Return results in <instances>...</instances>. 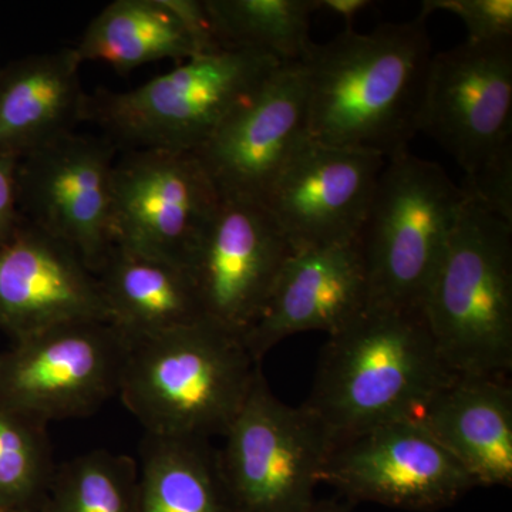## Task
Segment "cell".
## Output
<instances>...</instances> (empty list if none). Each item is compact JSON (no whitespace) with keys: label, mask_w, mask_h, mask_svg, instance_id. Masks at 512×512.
I'll list each match as a JSON object with an SVG mask.
<instances>
[{"label":"cell","mask_w":512,"mask_h":512,"mask_svg":"<svg viewBox=\"0 0 512 512\" xmlns=\"http://www.w3.org/2000/svg\"><path fill=\"white\" fill-rule=\"evenodd\" d=\"M353 503L343 498H329V500H318L313 505L311 512H352Z\"/></svg>","instance_id":"4dcf8cb0"},{"label":"cell","mask_w":512,"mask_h":512,"mask_svg":"<svg viewBox=\"0 0 512 512\" xmlns=\"http://www.w3.org/2000/svg\"><path fill=\"white\" fill-rule=\"evenodd\" d=\"M117 153L109 138L74 131L19 160L23 218L69 245L96 275L113 248L111 185Z\"/></svg>","instance_id":"30bf717a"},{"label":"cell","mask_w":512,"mask_h":512,"mask_svg":"<svg viewBox=\"0 0 512 512\" xmlns=\"http://www.w3.org/2000/svg\"><path fill=\"white\" fill-rule=\"evenodd\" d=\"M259 367L241 336L205 319L127 342L117 396L146 434L210 440L227 434Z\"/></svg>","instance_id":"3957f363"},{"label":"cell","mask_w":512,"mask_h":512,"mask_svg":"<svg viewBox=\"0 0 512 512\" xmlns=\"http://www.w3.org/2000/svg\"><path fill=\"white\" fill-rule=\"evenodd\" d=\"M56 467L47 426L0 403V512H39Z\"/></svg>","instance_id":"d4e9b609"},{"label":"cell","mask_w":512,"mask_h":512,"mask_svg":"<svg viewBox=\"0 0 512 512\" xmlns=\"http://www.w3.org/2000/svg\"><path fill=\"white\" fill-rule=\"evenodd\" d=\"M320 483L350 503L439 511L476 488L456 458L416 420L383 424L330 451Z\"/></svg>","instance_id":"8fae6325"},{"label":"cell","mask_w":512,"mask_h":512,"mask_svg":"<svg viewBox=\"0 0 512 512\" xmlns=\"http://www.w3.org/2000/svg\"><path fill=\"white\" fill-rule=\"evenodd\" d=\"M221 201L194 153L124 150L111 185L113 247L187 269Z\"/></svg>","instance_id":"9c48e42d"},{"label":"cell","mask_w":512,"mask_h":512,"mask_svg":"<svg viewBox=\"0 0 512 512\" xmlns=\"http://www.w3.org/2000/svg\"><path fill=\"white\" fill-rule=\"evenodd\" d=\"M419 133L467 175L512 143V39L471 42L430 60Z\"/></svg>","instance_id":"7c38bea8"},{"label":"cell","mask_w":512,"mask_h":512,"mask_svg":"<svg viewBox=\"0 0 512 512\" xmlns=\"http://www.w3.org/2000/svg\"><path fill=\"white\" fill-rule=\"evenodd\" d=\"M466 200L440 164L409 150L387 158L357 237L369 306L421 311Z\"/></svg>","instance_id":"8992f818"},{"label":"cell","mask_w":512,"mask_h":512,"mask_svg":"<svg viewBox=\"0 0 512 512\" xmlns=\"http://www.w3.org/2000/svg\"><path fill=\"white\" fill-rule=\"evenodd\" d=\"M281 63L248 50L192 57L128 92L87 94L84 121L124 150L195 153Z\"/></svg>","instance_id":"5b68a950"},{"label":"cell","mask_w":512,"mask_h":512,"mask_svg":"<svg viewBox=\"0 0 512 512\" xmlns=\"http://www.w3.org/2000/svg\"><path fill=\"white\" fill-rule=\"evenodd\" d=\"M126 353V338L109 320H76L16 339L0 352V403L45 426L83 419L119 393Z\"/></svg>","instance_id":"ba28073f"},{"label":"cell","mask_w":512,"mask_h":512,"mask_svg":"<svg viewBox=\"0 0 512 512\" xmlns=\"http://www.w3.org/2000/svg\"><path fill=\"white\" fill-rule=\"evenodd\" d=\"M82 60L74 47L0 66V156L23 158L84 121Z\"/></svg>","instance_id":"d6986e66"},{"label":"cell","mask_w":512,"mask_h":512,"mask_svg":"<svg viewBox=\"0 0 512 512\" xmlns=\"http://www.w3.org/2000/svg\"><path fill=\"white\" fill-rule=\"evenodd\" d=\"M476 487L512 485V389L503 376L457 375L417 414Z\"/></svg>","instance_id":"ac0fdd59"},{"label":"cell","mask_w":512,"mask_h":512,"mask_svg":"<svg viewBox=\"0 0 512 512\" xmlns=\"http://www.w3.org/2000/svg\"><path fill=\"white\" fill-rule=\"evenodd\" d=\"M164 3L183 26L198 56L221 52L205 0H164Z\"/></svg>","instance_id":"83f0119b"},{"label":"cell","mask_w":512,"mask_h":512,"mask_svg":"<svg viewBox=\"0 0 512 512\" xmlns=\"http://www.w3.org/2000/svg\"><path fill=\"white\" fill-rule=\"evenodd\" d=\"M292 252L264 204L222 200L187 268L205 318L242 338Z\"/></svg>","instance_id":"9a60e30c"},{"label":"cell","mask_w":512,"mask_h":512,"mask_svg":"<svg viewBox=\"0 0 512 512\" xmlns=\"http://www.w3.org/2000/svg\"><path fill=\"white\" fill-rule=\"evenodd\" d=\"M431 57L420 13L370 33L346 29L325 45L312 43L301 62L309 140L386 158L409 150L419 133Z\"/></svg>","instance_id":"6da1fadb"},{"label":"cell","mask_w":512,"mask_h":512,"mask_svg":"<svg viewBox=\"0 0 512 512\" xmlns=\"http://www.w3.org/2000/svg\"><path fill=\"white\" fill-rule=\"evenodd\" d=\"M74 50L83 63L109 64L120 74L160 60L198 56L164 0H114L89 23Z\"/></svg>","instance_id":"7402d4cb"},{"label":"cell","mask_w":512,"mask_h":512,"mask_svg":"<svg viewBox=\"0 0 512 512\" xmlns=\"http://www.w3.org/2000/svg\"><path fill=\"white\" fill-rule=\"evenodd\" d=\"M222 50H248L301 63L312 46L316 0H205Z\"/></svg>","instance_id":"603a6c76"},{"label":"cell","mask_w":512,"mask_h":512,"mask_svg":"<svg viewBox=\"0 0 512 512\" xmlns=\"http://www.w3.org/2000/svg\"><path fill=\"white\" fill-rule=\"evenodd\" d=\"M461 188L478 207L512 225V143L467 175Z\"/></svg>","instance_id":"4316f807"},{"label":"cell","mask_w":512,"mask_h":512,"mask_svg":"<svg viewBox=\"0 0 512 512\" xmlns=\"http://www.w3.org/2000/svg\"><path fill=\"white\" fill-rule=\"evenodd\" d=\"M87 319L109 320L97 275L69 245L23 221L0 247V329L16 340Z\"/></svg>","instance_id":"2e32d148"},{"label":"cell","mask_w":512,"mask_h":512,"mask_svg":"<svg viewBox=\"0 0 512 512\" xmlns=\"http://www.w3.org/2000/svg\"><path fill=\"white\" fill-rule=\"evenodd\" d=\"M308 137L301 63L281 64L197 151L222 200L264 204Z\"/></svg>","instance_id":"4fadbf2b"},{"label":"cell","mask_w":512,"mask_h":512,"mask_svg":"<svg viewBox=\"0 0 512 512\" xmlns=\"http://www.w3.org/2000/svg\"><path fill=\"white\" fill-rule=\"evenodd\" d=\"M9 512H25V511H9Z\"/></svg>","instance_id":"1f68e13d"},{"label":"cell","mask_w":512,"mask_h":512,"mask_svg":"<svg viewBox=\"0 0 512 512\" xmlns=\"http://www.w3.org/2000/svg\"><path fill=\"white\" fill-rule=\"evenodd\" d=\"M456 375L512 370V225L464 202L421 306Z\"/></svg>","instance_id":"277c9868"},{"label":"cell","mask_w":512,"mask_h":512,"mask_svg":"<svg viewBox=\"0 0 512 512\" xmlns=\"http://www.w3.org/2000/svg\"><path fill=\"white\" fill-rule=\"evenodd\" d=\"M387 158L306 141L264 205L292 251L356 242Z\"/></svg>","instance_id":"5bb4252c"},{"label":"cell","mask_w":512,"mask_h":512,"mask_svg":"<svg viewBox=\"0 0 512 512\" xmlns=\"http://www.w3.org/2000/svg\"><path fill=\"white\" fill-rule=\"evenodd\" d=\"M372 6L370 0H316V12H325L342 19L346 29H352L353 20Z\"/></svg>","instance_id":"f546056e"},{"label":"cell","mask_w":512,"mask_h":512,"mask_svg":"<svg viewBox=\"0 0 512 512\" xmlns=\"http://www.w3.org/2000/svg\"><path fill=\"white\" fill-rule=\"evenodd\" d=\"M97 279L109 322L127 342L207 319L184 266L113 247Z\"/></svg>","instance_id":"ffe728a7"},{"label":"cell","mask_w":512,"mask_h":512,"mask_svg":"<svg viewBox=\"0 0 512 512\" xmlns=\"http://www.w3.org/2000/svg\"><path fill=\"white\" fill-rule=\"evenodd\" d=\"M447 12L466 25L471 42L512 39V0H426L420 15Z\"/></svg>","instance_id":"484cf974"},{"label":"cell","mask_w":512,"mask_h":512,"mask_svg":"<svg viewBox=\"0 0 512 512\" xmlns=\"http://www.w3.org/2000/svg\"><path fill=\"white\" fill-rule=\"evenodd\" d=\"M222 471L241 512H311L333 443L303 404L289 406L262 367L224 436Z\"/></svg>","instance_id":"52a82bcc"},{"label":"cell","mask_w":512,"mask_h":512,"mask_svg":"<svg viewBox=\"0 0 512 512\" xmlns=\"http://www.w3.org/2000/svg\"><path fill=\"white\" fill-rule=\"evenodd\" d=\"M138 464V512H241L210 440L146 434Z\"/></svg>","instance_id":"44dd1931"},{"label":"cell","mask_w":512,"mask_h":512,"mask_svg":"<svg viewBox=\"0 0 512 512\" xmlns=\"http://www.w3.org/2000/svg\"><path fill=\"white\" fill-rule=\"evenodd\" d=\"M369 306L365 261L356 242L293 251L264 311L242 340L256 363L278 343L303 332L330 336Z\"/></svg>","instance_id":"e0dca14e"},{"label":"cell","mask_w":512,"mask_h":512,"mask_svg":"<svg viewBox=\"0 0 512 512\" xmlns=\"http://www.w3.org/2000/svg\"><path fill=\"white\" fill-rule=\"evenodd\" d=\"M441 359L421 311L367 306L328 336L303 407L333 446L399 420H414L456 377Z\"/></svg>","instance_id":"7a4b0ae2"},{"label":"cell","mask_w":512,"mask_h":512,"mask_svg":"<svg viewBox=\"0 0 512 512\" xmlns=\"http://www.w3.org/2000/svg\"><path fill=\"white\" fill-rule=\"evenodd\" d=\"M39 512H138V464L93 450L57 466Z\"/></svg>","instance_id":"cb8c5ba5"},{"label":"cell","mask_w":512,"mask_h":512,"mask_svg":"<svg viewBox=\"0 0 512 512\" xmlns=\"http://www.w3.org/2000/svg\"><path fill=\"white\" fill-rule=\"evenodd\" d=\"M19 158L0 156V247L8 244L22 227L18 190Z\"/></svg>","instance_id":"f1b7e54d"}]
</instances>
